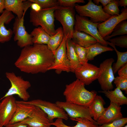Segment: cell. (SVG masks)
<instances>
[{
    "label": "cell",
    "mask_w": 127,
    "mask_h": 127,
    "mask_svg": "<svg viewBox=\"0 0 127 127\" xmlns=\"http://www.w3.org/2000/svg\"><path fill=\"white\" fill-rule=\"evenodd\" d=\"M54 59V54L47 45L33 44L23 48L14 64L25 73H44L52 65Z\"/></svg>",
    "instance_id": "obj_1"
},
{
    "label": "cell",
    "mask_w": 127,
    "mask_h": 127,
    "mask_svg": "<svg viewBox=\"0 0 127 127\" xmlns=\"http://www.w3.org/2000/svg\"><path fill=\"white\" fill-rule=\"evenodd\" d=\"M85 86V85L77 79L66 85L63 93L65 101L88 107L97 93L95 90L88 91Z\"/></svg>",
    "instance_id": "obj_2"
},
{
    "label": "cell",
    "mask_w": 127,
    "mask_h": 127,
    "mask_svg": "<svg viewBox=\"0 0 127 127\" xmlns=\"http://www.w3.org/2000/svg\"><path fill=\"white\" fill-rule=\"evenodd\" d=\"M59 6L41 9L38 11L31 9L30 13V22L36 27L40 26L50 36L54 35L56 30L54 13Z\"/></svg>",
    "instance_id": "obj_3"
},
{
    "label": "cell",
    "mask_w": 127,
    "mask_h": 127,
    "mask_svg": "<svg viewBox=\"0 0 127 127\" xmlns=\"http://www.w3.org/2000/svg\"><path fill=\"white\" fill-rule=\"evenodd\" d=\"M5 75L10 83L11 87L0 100L6 97L16 95L23 101H27L30 97L27 91L31 86L30 82L24 80L21 76L16 75L13 72H7Z\"/></svg>",
    "instance_id": "obj_4"
},
{
    "label": "cell",
    "mask_w": 127,
    "mask_h": 127,
    "mask_svg": "<svg viewBox=\"0 0 127 127\" xmlns=\"http://www.w3.org/2000/svg\"><path fill=\"white\" fill-rule=\"evenodd\" d=\"M74 8L59 6L55 10L54 16L62 25L64 36L71 40L74 31L75 15Z\"/></svg>",
    "instance_id": "obj_5"
},
{
    "label": "cell",
    "mask_w": 127,
    "mask_h": 127,
    "mask_svg": "<svg viewBox=\"0 0 127 127\" xmlns=\"http://www.w3.org/2000/svg\"><path fill=\"white\" fill-rule=\"evenodd\" d=\"M74 8L79 16L89 17L90 20L94 23H101L111 16L104 12L101 5L95 4L91 0H88L87 3L84 5L76 4Z\"/></svg>",
    "instance_id": "obj_6"
},
{
    "label": "cell",
    "mask_w": 127,
    "mask_h": 127,
    "mask_svg": "<svg viewBox=\"0 0 127 127\" xmlns=\"http://www.w3.org/2000/svg\"><path fill=\"white\" fill-rule=\"evenodd\" d=\"M16 103L28 104L37 107L41 109L47 115L50 122H53L56 118H60L67 120L68 116L65 111L56 103L40 99L29 101H16Z\"/></svg>",
    "instance_id": "obj_7"
},
{
    "label": "cell",
    "mask_w": 127,
    "mask_h": 127,
    "mask_svg": "<svg viewBox=\"0 0 127 127\" xmlns=\"http://www.w3.org/2000/svg\"><path fill=\"white\" fill-rule=\"evenodd\" d=\"M99 23H94L87 17L76 14L74 30L83 32L93 37L101 44L107 46V41L104 40L100 35L97 27Z\"/></svg>",
    "instance_id": "obj_8"
},
{
    "label": "cell",
    "mask_w": 127,
    "mask_h": 127,
    "mask_svg": "<svg viewBox=\"0 0 127 127\" xmlns=\"http://www.w3.org/2000/svg\"><path fill=\"white\" fill-rule=\"evenodd\" d=\"M55 103L65 111L71 120L79 118H85L98 125L97 122L92 118V116L88 107L66 101H57Z\"/></svg>",
    "instance_id": "obj_9"
},
{
    "label": "cell",
    "mask_w": 127,
    "mask_h": 127,
    "mask_svg": "<svg viewBox=\"0 0 127 127\" xmlns=\"http://www.w3.org/2000/svg\"><path fill=\"white\" fill-rule=\"evenodd\" d=\"M66 40L64 36L61 44L55 51L54 63L48 70H54L58 74L63 71L67 72H71L70 64L66 54Z\"/></svg>",
    "instance_id": "obj_10"
},
{
    "label": "cell",
    "mask_w": 127,
    "mask_h": 127,
    "mask_svg": "<svg viewBox=\"0 0 127 127\" xmlns=\"http://www.w3.org/2000/svg\"><path fill=\"white\" fill-rule=\"evenodd\" d=\"M114 61L112 58L107 59L100 65L101 72L97 79L102 91L112 90L114 88L112 82L115 77L112 65Z\"/></svg>",
    "instance_id": "obj_11"
},
{
    "label": "cell",
    "mask_w": 127,
    "mask_h": 127,
    "mask_svg": "<svg viewBox=\"0 0 127 127\" xmlns=\"http://www.w3.org/2000/svg\"><path fill=\"white\" fill-rule=\"evenodd\" d=\"M26 12L20 18L16 17L13 28V33L14 35V40L17 42L19 46L22 48L33 44L32 36L26 31L24 24V17Z\"/></svg>",
    "instance_id": "obj_12"
},
{
    "label": "cell",
    "mask_w": 127,
    "mask_h": 127,
    "mask_svg": "<svg viewBox=\"0 0 127 127\" xmlns=\"http://www.w3.org/2000/svg\"><path fill=\"white\" fill-rule=\"evenodd\" d=\"M101 72L99 67L88 63L84 65H80L74 73L77 79L85 85H88L97 79Z\"/></svg>",
    "instance_id": "obj_13"
},
{
    "label": "cell",
    "mask_w": 127,
    "mask_h": 127,
    "mask_svg": "<svg viewBox=\"0 0 127 127\" xmlns=\"http://www.w3.org/2000/svg\"><path fill=\"white\" fill-rule=\"evenodd\" d=\"M13 95L6 97L0 103V125L2 127L8 124L15 111L16 103Z\"/></svg>",
    "instance_id": "obj_14"
},
{
    "label": "cell",
    "mask_w": 127,
    "mask_h": 127,
    "mask_svg": "<svg viewBox=\"0 0 127 127\" xmlns=\"http://www.w3.org/2000/svg\"><path fill=\"white\" fill-rule=\"evenodd\" d=\"M121 12V13L119 15L111 16L107 20L98 24V30L103 38L110 35L115 27L120 22L127 19V7H126L122 8Z\"/></svg>",
    "instance_id": "obj_15"
},
{
    "label": "cell",
    "mask_w": 127,
    "mask_h": 127,
    "mask_svg": "<svg viewBox=\"0 0 127 127\" xmlns=\"http://www.w3.org/2000/svg\"><path fill=\"white\" fill-rule=\"evenodd\" d=\"M19 122L29 127H50L52 125L47 115L36 106L29 116Z\"/></svg>",
    "instance_id": "obj_16"
},
{
    "label": "cell",
    "mask_w": 127,
    "mask_h": 127,
    "mask_svg": "<svg viewBox=\"0 0 127 127\" xmlns=\"http://www.w3.org/2000/svg\"><path fill=\"white\" fill-rule=\"evenodd\" d=\"M121 111L120 106L110 102L109 106L106 108L104 112L96 121L98 125L109 123L123 117Z\"/></svg>",
    "instance_id": "obj_17"
},
{
    "label": "cell",
    "mask_w": 127,
    "mask_h": 127,
    "mask_svg": "<svg viewBox=\"0 0 127 127\" xmlns=\"http://www.w3.org/2000/svg\"><path fill=\"white\" fill-rule=\"evenodd\" d=\"M15 17L12 12L5 9L0 15V43H4L11 40L13 31L10 28L7 29L5 24H9Z\"/></svg>",
    "instance_id": "obj_18"
},
{
    "label": "cell",
    "mask_w": 127,
    "mask_h": 127,
    "mask_svg": "<svg viewBox=\"0 0 127 127\" xmlns=\"http://www.w3.org/2000/svg\"><path fill=\"white\" fill-rule=\"evenodd\" d=\"M5 9L21 18L33 3L29 0H4Z\"/></svg>",
    "instance_id": "obj_19"
},
{
    "label": "cell",
    "mask_w": 127,
    "mask_h": 127,
    "mask_svg": "<svg viewBox=\"0 0 127 127\" xmlns=\"http://www.w3.org/2000/svg\"><path fill=\"white\" fill-rule=\"evenodd\" d=\"M16 103V107L15 111L8 124L20 122L28 117L35 107V106L30 104Z\"/></svg>",
    "instance_id": "obj_20"
},
{
    "label": "cell",
    "mask_w": 127,
    "mask_h": 127,
    "mask_svg": "<svg viewBox=\"0 0 127 127\" xmlns=\"http://www.w3.org/2000/svg\"><path fill=\"white\" fill-rule=\"evenodd\" d=\"M98 92L104 94L108 98L110 102L113 103L119 106L127 104V98L123 94L120 89L116 87L113 90L99 91Z\"/></svg>",
    "instance_id": "obj_21"
},
{
    "label": "cell",
    "mask_w": 127,
    "mask_h": 127,
    "mask_svg": "<svg viewBox=\"0 0 127 127\" xmlns=\"http://www.w3.org/2000/svg\"><path fill=\"white\" fill-rule=\"evenodd\" d=\"M71 40L80 46L87 48L98 42L95 38L83 32L74 30Z\"/></svg>",
    "instance_id": "obj_22"
},
{
    "label": "cell",
    "mask_w": 127,
    "mask_h": 127,
    "mask_svg": "<svg viewBox=\"0 0 127 127\" xmlns=\"http://www.w3.org/2000/svg\"><path fill=\"white\" fill-rule=\"evenodd\" d=\"M105 103L101 96L97 95L88 107L93 119L96 122L103 113L106 108L104 107Z\"/></svg>",
    "instance_id": "obj_23"
},
{
    "label": "cell",
    "mask_w": 127,
    "mask_h": 127,
    "mask_svg": "<svg viewBox=\"0 0 127 127\" xmlns=\"http://www.w3.org/2000/svg\"><path fill=\"white\" fill-rule=\"evenodd\" d=\"M66 54L69 61L71 72L74 73L79 64L71 40L67 39L66 42Z\"/></svg>",
    "instance_id": "obj_24"
},
{
    "label": "cell",
    "mask_w": 127,
    "mask_h": 127,
    "mask_svg": "<svg viewBox=\"0 0 127 127\" xmlns=\"http://www.w3.org/2000/svg\"><path fill=\"white\" fill-rule=\"evenodd\" d=\"M76 121L75 126H70L67 125L63 122V119L57 118L54 121L51 123V125L56 127H98L97 125L87 119L83 118H79L71 119Z\"/></svg>",
    "instance_id": "obj_25"
},
{
    "label": "cell",
    "mask_w": 127,
    "mask_h": 127,
    "mask_svg": "<svg viewBox=\"0 0 127 127\" xmlns=\"http://www.w3.org/2000/svg\"><path fill=\"white\" fill-rule=\"evenodd\" d=\"M85 48L86 57L88 61L93 60L95 56L102 53L114 50L113 48L103 45L98 42Z\"/></svg>",
    "instance_id": "obj_26"
},
{
    "label": "cell",
    "mask_w": 127,
    "mask_h": 127,
    "mask_svg": "<svg viewBox=\"0 0 127 127\" xmlns=\"http://www.w3.org/2000/svg\"><path fill=\"white\" fill-rule=\"evenodd\" d=\"M30 34L33 44L47 45L51 36L40 26L34 28Z\"/></svg>",
    "instance_id": "obj_27"
},
{
    "label": "cell",
    "mask_w": 127,
    "mask_h": 127,
    "mask_svg": "<svg viewBox=\"0 0 127 127\" xmlns=\"http://www.w3.org/2000/svg\"><path fill=\"white\" fill-rule=\"evenodd\" d=\"M64 36L63 30L61 27L58 28L56 30L55 34L51 36L47 45L54 55L56 50L61 44Z\"/></svg>",
    "instance_id": "obj_28"
},
{
    "label": "cell",
    "mask_w": 127,
    "mask_h": 127,
    "mask_svg": "<svg viewBox=\"0 0 127 127\" xmlns=\"http://www.w3.org/2000/svg\"><path fill=\"white\" fill-rule=\"evenodd\" d=\"M108 45L112 46L116 52L117 55V60L116 63H114L112 66L114 74L117 72L119 69L127 64V52H121L118 51L115 46L111 43L107 41Z\"/></svg>",
    "instance_id": "obj_29"
},
{
    "label": "cell",
    "mask_w": 127,
    "mask_h": 127,
    "mask_svg": "<svg viewBox=\"0 0 127 127\" xmlns=\"http://www.w3.org/2000/svg\"><path fill=\"white\" fill-rule=\"evenodd\" d=\"M127 34V21L124 20L121 21L115 27L111 34L103 38L107 41L113 37L118 35H124Z\"/></svg>",
    "instance_id": "obj_30"
},
{
    "label": "cell",
    "mask_w": 127,
    "mask_h": 127,
    "mask_svg": "<svg viewBox=\"0 0 127 127\" xmlns=\"http://www.w3.org/2000/svg\"><path fill=\"white\" fill-rule=\"evenodd\" d=\"M119 1L118 0H111L103 8L104 12L111 16L119 15L120 11L119 8Z\"/></svg>",
    "instance_id": "obj_31"
},
{
    "label": "cell",
    "mask_w": 127,
    "mask_h": 127,
    "mask_svg": "<svg viewBox=\"0 0 127 127\" xmlns=\"http://www.w3.org/2000/svg\"><path fill=\"white\" fill-rule=\"evenodd\" d=\"M72 42L80 65H83L87 64L88 60L86 57V48L80 46Z\"/></svg>",
    "instance_id": "obj_32"
},
{
    "label": "cell",
    "mask_w": 127,
    "mask_h": 127,
    "mask_svg": "<svg viewBox=\"0 0 127 127\" xmlns=\"http://www.w3.org/2000/svg\"><path fill=\"white\" fill-rule=\"evenodd\" d=\"M38 4L42 9L48 8L59 6L56 0H29Z\"/></svg>",
    "instance_id": "obj_33"
},
{
    "label": "cell",
    "mask_w": 127,
    "mask_h": 127,
    "mask_svg": "<svg viewBox=\"0 0 127 127\" xmlns=\"http://www.w3.org/2000/svg\"><path fill=\"white\" fill-rule=\"evenodd\" d=\"M108 41L115 46L127 48V35H125L109 39Z\"/></svg>",
    "instance_id": "obj_34"
},
{
    "label": "cell",
    "mask_w": 127,
    "mask_h": 127,
    "mask_svg": "<svg viewBox=\"0 0 127 127\" xmlns=\"http://www.w3.org/2000/svg\"><path fill=\"white\" fill-rule=\"evenodd\" d=\"M114 81L116 87L124 91L126 94H127V78L119 76L115 77Z\"/></svg>",
    "instance_id": "obj_35"
},
{
    "label": "cell",
    "mask_w": 127,
    "mask_h": 127,
    "mask_svg": "<svg viewBox=\"0 0 127 127\" xmlns=\"http://www.w3.org/2000/svg\"><path fill=\"white\" fill-rule=\"evenodd\" d=\"M127 123V118L123 117L111 123L103 124L98 127H122Z\"/></svg>",
    "instance_id": "obj_36"
},
{
    "label": "cell",
    "mask_w": 127,
    "mask_h": 127,
    "mask_svg": "<svg viewBox=\"0 0 127 127\" xmlns=\"http://www.w3.org/2000/svg\"><path fill=\"white\" fill-rule=\"evenodd\" d=\"M57 1L60 6L72 8H74L77 3H85L84 0H58Z\"/></svg>",
    "instance_id": "obj_37"
},
{
    "label": "cell",
    "mask_w": 127,
    "mask_h": 127,
    "mask_svg": "<svg viewBox=\"0 0 127 127\" xmlns=\"http://www.w3.org/2000/svg\"><path fill=\"white\" fill-rule=\"evenodd\" d=\"M117 72L119 76L127 78V64L120 68Z\"/></svg>",
    "instance_id": "obj_38"
},
{
    "label": "cell",
    "mask_w": 127,
    "mask_h": 127,
    "mask_svg": "<svg viewBox=\"0 0 127 127\" xmlns=\"http://www.w3.org/2000/svg\"><path fill=\"white\" fill-rule=\"evenodd\" d=\"M5 127H29L27 125L20 123L19 122L12 124H8L5 126Z\"/></svg>",
    "instance_id": "obj_39"
},
{
    "label": "cell",
    "mask_w": 127,
    "mask_h": 127,
    "mask_svg": "<svg viewBox=\"0 0 127 127\" xmlns=\"http://www.w3.org/2000/svg\"><path fill=\"white\" fill-rule=\"evenodd\" d=\"M111 0H93L94 3L96 5H98L99 3L102 4L103 6L104 7L108 4Z\"/></svg>",
    "instance_id": "obj_40"
},
{
    "label": "cell",
    "mask_w": 127,
    "mask_h": 127,
    "mask_svg": "<svg viewBox=\"0 0 127 127\" xmlns=\"http://www.w3.org/2000/svg\"><path fill=\"white\" fill-rule=\"evenodd\" d=\"M31 7L32 9L36 11H38L42 9L38 4L34 3H32Z\"/></svg>",
    "instance_id": "obj_41"
},
{
    "label": "cell",
    "mask_w": 127,
    "mask_h": 127,
    "mask_svg": "<svg viewBox=\"0 0 127 127\" xmlns=\"http://www.w3.org/2000/svg\"><path fill=\"white\" fill-rule=\"evenodd\" d=\"M4 0H0V14L2 13L5 9Z\"/></svg>",
    "instance_id": "obj_42"
},
{
    "label": "cell",
    "mask_w": 127,
    "mask_h": 127,
    "mask_svg": "<svg viewBox=\"0 0 127 127\" xmlns=\"http://www.w3.org/2000/svg\"><path fill=\"white\" fill-rule=\"evenodd\" d=\"M119 6L125 7L127 6V0H120L119 1Z\"/></svg>",
    "instance_id": "obj_43"
},
{
    "label": "cell",
    "mask_w": 127,
    "mask_h": 127,
    "mask_svg": "<svg viewBox=\"0 0 127 127\" xmlns=\"http://www.w3.org/2000/svg\"><path fill=\"white\" fill-rule=\"evenodd\" d=\"M122 127H127V125H125Z\"/></svg>",
    "instance_id": "obj_44"
},
{
    "label": "cell",
    "mask_w": 127,
    "mask_h": 127,
    "mask_svg": "<svg viewBox=\"0 0 127 127\" xmlns=\"http://www.w3.org/2000/svg\"><path fill=\"white\" fill-rule=\"evenodd\" d=\"M0 127H3L1 126L0 125Z\"/></svg>",
    "instance_id": "obj_45"
}]
</instances>
